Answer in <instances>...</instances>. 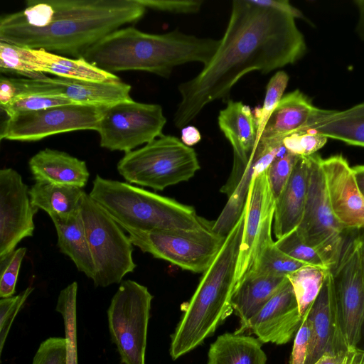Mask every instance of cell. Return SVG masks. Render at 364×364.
Segmentation results:
<instances>
[{"label": "cell", "instance_id": "46", "mask_svg": "<svg viewBox=\"0 0 364 364\" xmlns=\"http://www.w3.org/2000/svg\"><path fill=\"white\" fill-rule=\"evenodd\" d=\"M354 3L358 11V20L355 31L359 38L364 41V0H355Z\"/></svg>", "mask_w": 364, "mask_h": 364}, {"label": "cell", "instance_id": "28", "mask_svg": "<svg viewBox=\"0 0 364 364\" xmlns=\"http://www.w3.org/2000/svg\"><path fill=\"white\" fill-rule=\"evenodd\" d=\"M85 191L80 188L36 181L29 189L31 204L49 216H68L77 212Z\"/></svg>", "mask_w": 364, "mask_h": 364}, {"label": "cell", "instance_id": "11", "mask_svg": "<svg viewBox=\"0 0 364 364\" xmlns=\"http://www.w3.org/2000/svg\"><path fill=\"white\" fill-rule=\"evenodd\" d=\"M166 122L157 104L132 100L105 107L97 130L100 146L128 153L163 135Z\"/></svg>", "mask_w": 364, "mask_h": 364}, {"label": "cell", "instance_id": "21", "mask_svg": "<svg viewBox=\"0 0 364 364\" xmlns=\"http://www.w3.org/2000/svg\"><path fill=\"white\" fill-rule=\"evenodd\" d=\"M309 178V158L299 156L290 178L275 200L273 230L277 240L299 226L305 207Z\"/></svg>", "mask_w": 364, "mask_h": 364}, {"label": "cell", "instance_id": "12", "mask_svg": "<svg viewBox=\"0 0 364 364\" xmlns=\"http://www.w3.org/2000/svg\"><path fill=\"white\" fill-rule=\"evenodd\" d=\"M104 107L72 104L16 113L2 124L0 139L33 141L60 133L97 132Z\"/></svg>", "mask_w": 364, "mask_h": 364}, {"label": "cell", "instance_id": "10", "mask_svg": "<svg viewBox=\"0 0 364 364\" xmlns=\"http://www.w3.org/2000/svg\"><path fill=\"white\" fill-rule=\"evenodd\" d=\"M213 224L191 230L126 231L133 245L143 252L183 269L203 273L213 262L225 239L213 230Z\"/></svg>", "mask_w": 364, "mask_h": 364}, {"label": "cell", "instance_id": "35", "mask_svg": "<svg viewBox=\"0 0 364 364\" xmlns=\"http://www.w3.org/2000/svg\"><path fill=\"white\" fill-rule=\"evenodd\" d=\"M274 242L281 251L293 259L307 265L328 269L318 252L300 238L296 230L278 239Z\"/></svg>", "mask_w": 364, "mask_h": 364}, {"label": "cell", "instance_id": "19", "mask_svg": "<svg viewBox=\"0 0 364 364\" xmlns=\"http://www.w3.org/2000/svg\"><path fill=\"white\" fill-rule=\"evenodd\" d=\"M218 126L230 143L234 155L231 174L220 192L230 196L234 191L253 151L257 126L250 107L242 102L229 100L219 112Z\"/></svg>", "mask_w": 364, "mask_h": 364}, {"label": "cell", "instance_id": "25", "mask_svg": "<svg viewBox=\"0 0 364 364\" xmlns=\"http://www.w3.org/2000/svg\"><path fill=\"white\" fill-rule=\"evenodd\" d=\"M287 280V277L246 274L237 284L231 304L242 330Z\"/></svg>", "mask_w": 364, "mask_h": 364}, {"label": "cell", "instance_id": "1", "mask_svg": "<svg viewBox=\"0 0 364 364\" xmlns=\"http://www.w3.org/2000/svg\"><path fill=\"white\" fill-rule=\"evenodd\" d=\"M292 15L253 0H235L225 32L211 60L193 78L181 83L173 122L183 128L210 102L225 100L246 74H262L293 64L306 52Z\"/></svg>", "mask_w": 364, "mask_h": 364}, {"label": "cell", "instance_id": "15", "mask_svg": "<svg viewBox=\"0 0 364 364\" xmlns=\"http://www.w3.org/2000/svg\"><path fill=\"white\" fill-rule=\"evenodd\" d=\"M38 208L31 204L29 190L11 168L0 171V259L10 255L25 237H31Z\"/></svg>", "mask_w": 364, "mask_h": 364}, {"label": "cell", "instance_id": "32", "mask_svg": "<svg viewBox=\"0 0 364 364\" xmlns=\"http://www.w3.org/2000/svg\"><path fill=\"white\" fill-rule=\"evenodd\" d=\"M289 80V75L285 71L279 70L277 72L267 85L266 94L262 105L257 107L252 110L257 126L255 146L259 142L270 116L284 96Z\"/></svg>", "mask_w": 364, "mask_h": 364}, {"label": "cell", "instance_id": "31", "mask_svg": "<svg viewBox=\"0 0 364 364\" xmlns=\"http://www.w3.org/2000/svg\"><path fill=\"white\" fill-rule=\"evenodd\" d=\"M305 265L307 264L293 259L281 251L275 245V242H272L259 253L246 274L287 277Z\"/></svg>", "mask_w": 364, "mask_h": 364}, {"label": "cell", "instance_id": "13", "mask_svg": "<svg viewBox=\"0 0 364 364\" xmlns=\"http://www.w3.org/2000/svg\"><path fill=\"white\" fill-rule=\"evenodd\" d=\"M348 235L337 263L329 270L341 327L349 349H354L364 316V280L358 230Z\"/></svg>", "mask_w": 364, "mask_h": 364}, {"label": "cell", "instance_id": "39", "mask_svg": "<svg viewBox=\"0 0 364 364\" xmlns=\"http://www.w3.org/2000/svg\"><path fill=\"white\" fill-rule=\"evenodd\" d=\"M298 158V156L287 152L275 159L267 169V179L275 200L290 178Z\"/></svg>", "mask_w": 364, "mask_h": 364}, {"label": "cell", "instance_id": "24", "mask_svg": "<svg viewBox=\"0 0 364 364\" xmlns=\"http://www.w3.org/2000/svg\"><path fill=\"white\" fill-rule=\"evenodd\" d=\"M25 58L38 72L56 77L95 82L119 80L116 75L101 70L83 58H71L43 49L24 48Z\"/></svg>", "mask_w": 364, "mask_h": 364}, {"label": "cell", "instance_id": "45", "mask_svg": "<svg viewBox=\"0 0 364 364\" xmlns=\"http://www.w3.org/2000/svg\"><path fill=\"white\" fill-rule=\"evenodd\" d=\"M201 139L198 129L193 126H186L182 128L181 141L188 146L198 144Z\"/></svg>", "mask_w": 364, "mask_h": 364}, {"label": "cell", "instance_id": "9", "mask_svg": "<svg viewBox=\"0 0 364 364\" xmlns=\"http://www.w3.org/2000/svg\"><path fill=\"white\" fill-rule=\"evenodd\" d=\"M152 299L145 286L127 279L120 283L111 300L108 326L123 364H145Z\"/></svg>", "mask_w": 364, "mask_h": 364}, {"label": "cell", "instance_id": "27", "mask_svg": "<svg viewBox=\"0 0 364 364\" xmlns=\"http://www.w3.org/2000/svg\"><path fill=\"white\" fill-rule=\"evenodd\" d=\"M259 339L226 333L210 346L208 364H266L267 355Z\"/></svg>", "mask_w": 364, "mask_h": 364}, {"label": "cell", "instance_id": "17", "mask_svg": "<svg viewBox=\"0 0 364 364\" xmlns=\"http://www.w3.org/2000/svg\"><path fill=\"white\" fill-rule=\"evenodd\" d=\"M304 317L299 313L297 301L287 280L263 307L236 334H255L261 343L282 345L296 335Z\"/></svg>", "mask_w": 364, "mask_h": 364}, {"label": "cell", "instance_id": "22", "mask_svg": "<svg viewBox=\"0 0 364 364\" xmlns=\"http://www.w3.org/2000/svg\"><path fill=\"white\" fill-rule=\"evenodd\" d=\"M34 180L82 188L90 173L85 161L49 148L39 151L28 161Z\"/></svg>", "mask_w": 364, "mask_h": 364}, {"label": "cell", "instance_id": "26", "mask_svg": "<svg viewBox=\"0 0 364 364\" xmlns=\"http://www.w3.org/2000/svg\"><path fill=\"white\" fill-rule=\"evenodd\" d=\"M50 218L56 230L60 251L72 259L78 271L92 279L95 267L80 210L68 216L54 215Z\"/></svg>", "mask_w": 364, "mask_h": 364}, {"label": "cell", "instance_id": "40", "mask_svg": "<svg viewBox=\"0 0 364 364\" xmlns=\"http://www.w3.org/2000/svg\"><path fill=\"white\" fill-rule=\"evenodd\" d=\"M68 357L66 338L50 337L41 343L32 364H68Z\"/></svg>", "mask_w": 364, "mask_h": 364}, {"label": "cell", "instance_id": "4", "mask_svg": "<svg viewBox=\"0 0 364 364\" xmlns=\"http://www.w3.org/2000/svg\"><path fill=\"white\" fill-rule=\"evenodd\" d=\"M245 216L244 210L186 306L171 336L170 354L173 360L200 345L233 311L231 299L237 284L236 267Z\"/></svg>", "mask_w": 364, "mask_h": 364}, {"label": "cell", "instance_id": "43", "mask_svg": "<svg viewBox=\"0 0 364 364\" xmlns=\"http://www.w3.org/2000/svg\"><path fill=\"white\" fill-rule=\"evenodd\" d=\"M314 364H364V353L350 349L334 354H324Z\"/></svg>", "mask_w": 364, "mask_h": 364}, {"label": "cell", "instance_id": "5", "mask_svg": "<svg viewBox=\"0 0 364 364\" xmlns=\"http://www.w3.org/2000/svg\"><path fill=\"white\" fill-rule=\"evenodd\" d=\"M90 198L124 230H191L208 227L193 207L129 183L96 175Z\"/></svg>", "mask_w": 364, "mask_h": 364}, {"label": "cell", "instance_id": "16", "mask_svg": "<svg viewBox=\"0 0 364 364\" xmlns=\"http://www.w3.org/2000/svg\"><path fill=\"white\" fill-rule=\"evenodd\" d=\"M321 166L336 219L348 231L364 230V196L348 161L337 154L323 159Z\"/></svg>", "mask_w": 364, "mask_h": 364}, {"label": "cell", "instance_id": "37", "mask_svg": "<svg viewBox=\"0 0 364 364\" xmlns=\"http://www.w3.org/2000/svg\"><path fill=\"white\" fill-rule=\"evenodd\" d=\"M26 252V247H19L5 258L0 259L1 298L10 297L15 294L20 267Z\"/></svg>", "mask_w": 364, "mask_h": 364}, {"label": "cell", "instance_id": "14", "mask_svg": "<svg viewBox=\"0 0 364 364\" xmlns=\"http://www.w3.org/2000/svg\"><path fill=\"white\" fill-rule=\"evenodd\" d=\"M274 209L275 198L264 171L252 180L244 208L245 222L236 267L237 284L250 270L262 249L274 242L272 226Z\"/></svg>", "mask_w": 364, "mask_h": 364}, {"label": "cell", "instance_id": "47", "mask_svg": "<svg viewBox=\"0 0 364 364\" xmlns=\"http://www.w3.org/2000/svg\"><path fill=\"white\" fill-rule=\"evenodd\" d=\"M358 186L364 196V165H357L352 167Z\"/></svg>", "mask_w": 364, "mask_h": 364}, {"label": "cell", "instance_id": "41", "mask_svg": "<svg viewBox=\"0 0 364 364\" xmlns=\"http://www.w3.org/2000/svg\"><path fill=\"white\" fill-rule=\"evenodd\" d=\"M146 9L173 14H196L203 5L201 0H138Z\"/></svg>", "mask_w": 364, "mask_h": 364}, {"label": "cell", "instance_id": "7", "mask_svg": "<svg viewBox=\"0 0 364 364\" xmlns=\"http://www.w3.org/2000/svg\"><path fill=\"white\" fill-rule=\"evenodd\" d=\"M80 210L95 267V286L121 283L136 268L129 235L86 193Z\"/></svg>", "mask_w": 364, "mask_h": 364}, {"label": "cell", "instance_id": "20", "mask_svg": "<svg viewBox=\"0 0 364 364\" xmlns=\"http://www.w3.org/2000/svg\"><path fill=\"white\" fill-rule=\"evenodd\" d=\"M331 112L316 107L306 95L295 90L282 97L260 139L282 141L293 133L311 129Z\"/></svg>", "mask_w": 364, "mask_h": 364}, {"label": "cell", "instance_id": "3", "mask_svg": "<svg viewBox=\"0 0 364 364\" xmlns=\"http://www.w3.org/2000/svg\"><path fill=\"white\" fill-rule=\"evenodd\" d=\"M220 41L199 38L178 30L163 34L121 28L91 46L82 55L105 71L141 70L168 78L178 65L197 62L206 65Z\"/></svg>", "mask_w": 364, "mask_h": 364}, {"label": "cell", "instance_id": "18", "mask_svg": "<svg viewBox=\"0 0 364 364\" xmlns=\"http://www.w3.org/2000/svg\"><path fill=\"white\" fill-rule=\"evenodd\" d=\"M307 319L311 335L305 364H314L324 354L350 350L341 327L330 271Z\"/></svg>", "mask_w": 364, "mask_h": 364}, {"label": "cell", "instance_id": "30", "mask_svg": "<svg viewBox=\"0 0 364 364\" xmlns=\"http://www.w3.org/2000/svg\"><path fill=\"white\" fill-rule=\"evenodd\" d=\"M328 271L315 266L305 265L287 277L292 286L302 317L317 298Z\"/></svg>", "mask_w": 364, "mask_h": 364}, {"label": "cell", "instance_id": "33", "mask_svg": "<svg viewBox=\"0 0 364 364\" xmlns=\"http://www.w3.org/2000/svg\"><path fill=\"white\" fill-rule=\"evenodd\" d=\"M0 71L2 74L17 75L31 79L47 75L39 73L25 58L23 47L0 41Z\"/></svg>", "mask_w": 364, "mask_h": 364}, {"label": "cell", "instance_id": "49", "mask_svg": "<svg viewBox=\"0 0 364 364\" xmlns=\"http://www.w3.org/2000/svg\"><path fill=\"white\" fill-rule=\"evenodd\" d=\"M358 235L360 239V264L364 280V230H358Z\"/></svg>", "mask_w": 364, "mask_h": 364}, {"label": "cell", "instance_id": "8", "mask_svg": "<svg viewBox=\"0 0 364 364\" xmlns=\"http://www.w3.org/2000/svg\"><path fill=\"white\" fill-rule=\"evenodd\" d=\"M309 178L305 207L296 229L300 238L314 247L330 270L338 261L348 232L336 219L330 204L321 166L316 153L308 156Z\"/></svg>", "mask_w": 364, "mask_h": 364}, {"label": "cell", "instance_id": "48", "mask_svg": "<svg viewBox=\"0 0 364 364\" xmlns=\"http://www.w3.org/2000/svg\"><path fill=\"white\" fill-rule=\"evenodd\" d=\"M354 349L364 353V316L360 327L357 342Z\"/></svg>", "mask_w": 364, "mask_h": 364}, {"label": "cell", "instance_id": "42", "mask_svg": "<svg viewBox=\"0 0 364 364\" xmlns=\"http://www.w3.org/2000/svg\"><path fill=\"white\" fill-rule=\"evenodd\" d=\"M311 328L307 319L306 312L295 335L289 364H305L311 341Z\"/></svg>", "mask_w": 364, "mask_h": 364}, {"label": "cell", "instance_id": "6", "mask_svg": "<svg viewBox=\"0 0 364 364\" xmlns=\"http://www.w3.org/2000/svg\"><path fill=\"white\" fill-rule=\"evenodd\" d=\"M117 168L130 184L163 191L191 179L200 169V164L193 149L174 136L163 134L126 153Z\"/></svg>", "mask_w": 364, "mask_h": 364}, {"label": "cell", "instance_id": "34", "mask_svg": "<svg viewBox=\"0 0 364 364\" xmlns=\"http://www.w3.org/2000/svg\"><path fill=\"white\" fill-rule=\"evenodd\" d=\"M72 104L75 103L60 95L49 92H35L17 97L8 105L1 107V108L9 117L19 112L36 111Z\"/></svg>", "mask_w": 364, "mask_h": 364}, {"label": "cell", "instance_id": "29", "mask_svg": "<svg viewBox=\"0 0 364 364\" xmlns=\"http://www.w3.org/2000/svg\"><path fill=\"white\" fill-rule=\"evenodd\" d=\"M311 129L327 138L364 147V102L341 112L332 110Z\"/></svg>", "mask_w": 364, "mask_h": 364}, {"label": "cell", "instance_id": "44", "mask_svg": "<svg viewBox=\"0 0 364 364\" xmlns=\"http://www.w3.org/2000/svg\"><path fill=\"white\" fill-rule=\"evenodd\" d=\"M253 1L258 5L289 14L296 18H303L301 11L287 0H253Z\"/></svg>", "mask_w": 364, "mask_h": 364}, {"label": "cell", "instance_id": "36", "mask_svg": "<svg viewBox=\"0 0 364 364\" xmlns=\"http://www.w3.org/2000/svg\"><path fill=\"white\" fill-rule=\"evenodd\" d=\"M328 138L309 129L293 133L283 139L287 151L298 156H309L316 153L327 142Z\"/></svg>", "mask_w": 364, "mask_h": 364}, {"label": "cell", "instance_id": "38", "mask_svg": "<svg viewBox=\"0 0 364 364\" xmlns=\"http://www.w3.org/2000/svg\"><path fill=\"white\" fill-rule=\"evenodd\" d=\"M34 288L28 287L16 296L0 300V353H2L11 325Z\"/></svg>", "mask_w": 364, "mask_h": 364}, {"label": "cell", "instance_id": "2", "mask_svg": "<svg viewBox=\"0 0 364 364\" xmlns=\"http://www.w3.org/2000/svg\"><path fill=\"white\" fill-rule=\"evenodd\" d=\"M26 6L1 17L0 41L74 58L146 11L138 0H27Z\"/></svg>", "mask_w": 364, "mask_h": 364}, {"label": "cell", "instance_id": "23", "mask_svg": "<svg viewBox=\"0 0 364 364\" xmlns=\"http://www.w3.org/2000/svg\"><path fill=\"white\" fill-rule=\"evenodd\" d=\"M58 94L75 104L108 107L132 100V86L121 79L107 82H95L60 77H50Z\"/></svg>", "mask_w": 364, "mask_h": 364}]
</instances>
